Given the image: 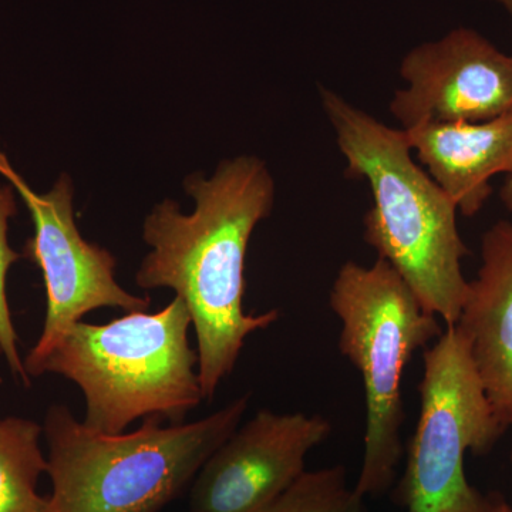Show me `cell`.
Masks as SVG:
<instances>
[{
    "label": "cell",
    "instance_id": "obj_11",
    "mask_svg": "<svg viewBox=\"0 0 512 512\" xmlns=\"http://www.w3.org/2000/svg\"><path fill=\"white\" fill-rule=\"evenodd\" d=\"M404 133L419 163L464 217L483 210L495 175L512 171V111L477 123L423 124Z\"/></svg>",
    "mask_w": 512,
    "mask_h": 512
},
{
    "label": "cell",
    "instance_id": "obj_3",
    "mask_svg": "<svg viewBox=\"0 0 512 512\" xmlns=\"http://www.w3.org/2000/svg\"><path fill=\"white\" fill-rule=\"evenodd\" d=\"M248 404L245 394L192 423L164 426L148 417L120 434L90 429L69 407H50L43 424L52 480L47 512H160L238 429Z\"/></svg>",
    "mask_w": 512,
    "mask_h": 512
},
{
    "label": "cell",
    "instance_id": "obj_10",
    "mask_svg": "<svg viewBox=\"0 0 512 512\" xmlns=\"http://www.w3.org/2000/svg\"><path fill=\"white\" fill-rule=\"evenodd\" d=\"M457 326L495 416L505 429L512 427V222L498 221L485 231L481 266L468 284Z\"/></svg>",
    "mask_w": 512,
    "mask_h": 512
},
{
    "label": "cell",
    "instance_id": "obj_1",
    "mask_svg": "<svg viewBox=\"0 0 512 512\" xmlns=\"http://www.w3.org/2000/svg\"><path fill=\"white\" fill-rule=\"evenodd\" d=\"M195 211L184 214L173 200L157 204L144 221L151 247L136 274L141 289H173L191 313L207 402L237 366L245 340L271 328L278 309L244 312L245 256L256 225L271 215L275 181L261 158L224 160L214 175L185 180Z\"/></svg>",
    "mask_w": 512,
    "mask_h": 512
},
{
    "label": "cell",
    "instance_id": "obj_15",
    "mask_svg": "<svg viewBox=\"0 0 512 512\" xmlns=\"http://www.w3.org/2000/svg\"><path fill=\"white\" fill-rule=\"evenodd\" d=\"M500 198L501 201H503L504 207L512 212V171L510 174H507V178H505V183L503 187H501Z\"/></svg>",
    "mask_w": 512,
    "mask_h": 512
},
{
    "label": "cell",
    "instance_id": "obj_7",
    "mask_svg": "<svg viewBox=\"0 0 512 512\" xmlns=\"http://www.w3.org/2000/svg\"><path fill=\"white\" fill-rule=\"evenodd\" d=\"M0 175L22 197L32 217L35 234L23 256L39 266L46 288V315L42 335L23 360L32 377L47 353L74 323L103 308L124 312L147 311L151 299L121 288L116 281V256L86 241L74 221L72 178H57L52 190L39 194L29 187L0 150Z\"/></svg>",
    "mask_w": 512,
    "mask_h": 512
},
{
    "label": "cell",
    "instance_id": "obj_8",
    "mask_svg": "<svg viewBox=\"0 0 512 512\" xmlns=\"http://www.w3.org/2000/svg\"><path fill=\"white\" fill-rule=\"evenodd\" d=\"M390 111L403 130L477 123L512 111V53L470 28L450 30L403 57Z\"/></svg>",
    "mask_w": 512,
    "mask_h": 512
},
{
    "label": "cell",
    "instance_id": "obj_16",
    "mask_svg": "<svg viewBox=\"0 0 512 512\" xmlns=\"http://www.w3.org/2000/svg\"><path fill=\"white\" fill-rule=\"evenodd\" d=\"M494 512H512V507L501 495L495 494Z\"/></svg>",
    "mask_w": 512,
    "mask_h": 512
},
{
    "label": "cell",
    "instance_id": "obj_4",
    "mask_svg": "<svg viewBox=\"0 0 512 512\" xmlns=\"http://www.w3.org/2000/svg\"><path fill=\"white\" fill-rule=\"evenodd\" d=\"M191 325L177 296L156 313L127 312L103 325L80 320L32 377L53 373L76 383L86 400L83 423L100 433H124L148 417L181 424L204 402L200 357L188 342Z\"/></svg>",
    "mask_w": 512,
    "mask_h": 512
},
{
    "label": "cell",
    "instance_id": "obj_13",
    "mask_svg": "<svg viewBox=\"0 0 512 512\" xmlns=\"http://www.w3.org/2000/svg\"><path fill=\"white\" fill-rule=\"evenodd\" d=\"M259 512H367L365 497L350 488L343 466L305 471L278 498Z\"/></svg>",
    "mask_w": 512,
    "mask_h": 512
},
{
    "label": "cell",
    "instance_id": "obj_6",
    "mask_svg": "<svg viewBox=\"0 0 512 512\" xmlns=\"http://www.w3.org/2000/svg\"><path fill=\"white\" fill-rule=\"evenodd\" d=\"M420 414L394 501L407 512H494L495 494L468 483L464 458L485 456L507 429L495 416L458 326L424 349Z\"/></svg>",
    "mask_w": 512,
    "mask_h": 512
},
{
    "label": "cell",
    "instance_id": "obj_17",
    "mask_svg": "<svg viewBox=\"0 0 512 512\" xmlns=\"http://www.w3.org/2000/svg\"><path fill=\"white\" fill-rule=\"evenodd\" d=\"M487 2H493L495 5L501 6L512 18V0H487Z\"/></svg>",
    "mask_w": 512,
    "mask_h": 512
},
{
    "label": "cell",
    "instance_id": "obj_18",
    "mask_svg": "<svg viewBox=\"0 0 512 512\" xmlns=\"http://www.w3.org/2000/svg\"><path fill=\"white\" fill-rule=\"evenodd\" d=\"M0 356H3V349H2V345H0Z\"/></svg>",
    "mask_w": 512,
    "mask_h": 512
},
{
    "label": "cell",
    "instance_id": "obj_9",
    "mask_svg": "<svg viewBox=\"0 0 512 512\" xmlns=\"http://www.w3.org/2000/svg\"><path fill=\"white\" fill-rule=\"evenodd\" d=\"M332 434L319 414L258 413L202 464L188 512H259L305 473L313 448Z\"/></svg>",
    "mask_w": 512,
    "mask_h": 512
},
{
    "label": "cell",
    "instance_id": "obj_5",
    "mask_svg": "<svg viewBox=\"0 0 512 512\" xmlns=\"http://www.w3.org/2000/svg\"><path fill=\"white\" fill-rule=\"evenodd\" d=\"M329 305L340 322V353L359 370L365 390L363 461L355 490L379 497L392 487L403 456L404 369L443 329L382 258L372 266L346 262L333 281Z\"/></svg>",
    "mask_w": 512,
    "mask_h": 512
},
{
    "label": "cell",
    "instance_id": "obj_12",
    "mask_svg": "<svg viewBox=\"0 0 512 512\" xmlns=\"http://www.w3.org/2000/svg\"><path fill=\"white\" fill-rule=\"evenodd\" d=\"M42 433L36 421L0 419V512H47V498L37 493V481L47 473Z\"/></svg>",
    "mask_w": 512,
    "mask_h": 512
},
{
    "label": "cell",
    "instance_id": "obj_2",
    "mask_svg": "<svg viewBox=\"0 0 512 512\" xmlns=\"http://www.w3.org/2000/svg\"><path fill=\"white\" fill-rule=\"evenodd\" d=\"M319 93L346 173L365 180L372 192L363 218L366 244L402 276L427 312L456 326L470 284L461 268L468 248L458 232L456 204L414 160L403 128L387 127L333 90Z\"/></svg>",
    "mask_w": 512,
    "mask_h": 512
},
{
    "label": "cell",
    "instance_id": "obj_14",
    "mask_svg": "<svg viewBox=\"0 0 512 512\" xmlns=\"http://www.w3.org/2000/svg\"><path fill=\"white\" fill-rule=\"evenodd\" d=\"M16 212H18V202H16L15 188L9 183L0 184V345L13 375L18 377L26 387H30L32 382L20 357L18 333L13 325L8 293H6V279H8L10 268L20 259L25 258L9 244V221L15 217Z\"/></svg>",
    "mask_w": 512,
    "mask_h": 512
}]
</instances>
